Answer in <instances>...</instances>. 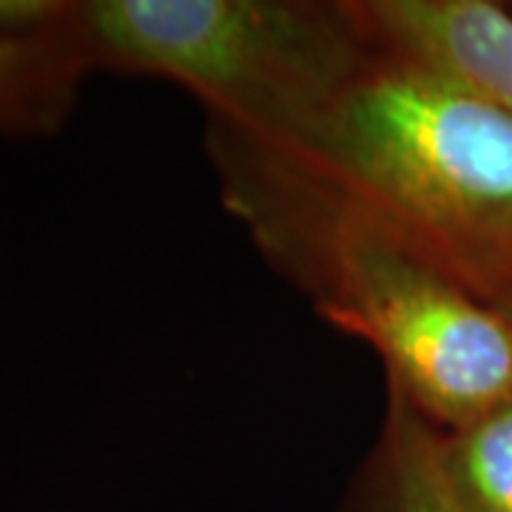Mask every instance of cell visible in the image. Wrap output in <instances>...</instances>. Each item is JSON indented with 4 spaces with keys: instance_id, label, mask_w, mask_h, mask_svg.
I'll list each match as a JSON object with an SVG mask.
<instances>
[{
    "instance_id": "ba28073f",
    "label": "cell",
    "mask_w": 512,
    "mask_h": 512,
    "mask_svg": "<svg viewBox=\"0 0 512 512\" xmlns=\"http://www.w3.org/2000/svg\"><path fill=\"white\" fill-rule=\"evenodd\" d=\"M72 12V0H0V35L40 37L55 32Z\"/></svg>"
},
{
    "instance_id": "9c48e42d",
    "label": "cell",
    "mask_w": 512,
    "mask_h": 512,
    "mask_svg": "<svg viewBox=\"0 0 512 512\" xmlns=\"http://www.w3.org/2000/svg\"><path fill=\"white\" fill-rule=\"evenodd\" d=\"M493 305L495 308H501V311L507 313V316L512 319V274H510V279L504 282V288L498 291V296L493 299Z\"/></svg>"
},
{
    "instance_id": "52a82bcc",
    "label": "cell",
    "mask_w": 512,
    "mask_h": 512,
    "mask_svg": "<svg viewBox=\"0 0 512 512\" xmlns=\"http://www.w3.org/2000/svg\"><path fill=\"white\" fill-rule=\"evenodd\" d=\"M450 484L467 512H512V399L441 433Z\"/></svg>"
},
{
    "instance_id": "277c9868",
    "label": "cell",
    "mask_w": 512,
    "mask_h": 512,
    "mask_svg": "<svg viewBox=\"0 0 512 512\" xmlns=\"http://www.w3.org/2000/svg\"><path fill=\"white\" fill-rule=\"evenodd\" d=\"M376 35L512 114V9L490 0H356Z\"/></svg>"
},
{
    "instance_id": "3957f363",
    "label": "cell",
    "mask_w": 512,
    "mask_h": 512,
    "mask_svg": "<svg viewBox=\"0 0 512 512\" xmlns=\"http://www.w3.org/2000/svg\"><path fill=\"white\" fill-rule=\"evenodd\" d=\"M69 26L92 72L177 83L268 143H302L379 46L356 0H83Z\"/></svg>"
},
{
    "instance_id": "7a4b0ae2",
    "label": "cell",
    "mask_w": 512,
    "mask_h": 512,
    "mask_svg": "<svg viewBox=\"0 0 512 512\" xmlns=\"http://www.w3.org/2000/svg\"><path fill=\"white\" fill-rule=\"evenodd\" d=\"M376 40L328 117L302 143L279 146L493 302L512 274V114Z\"/></svg>"
},
{
    "instance_id": "30bf717a",
    "label": "cell",
    "mask_w": 512,
    "mask_h": 512,
    "mask_svg": "<svg viewBox=\"0 0 512 512\" xmlns=\"http://www.w3.org/2000/svg\"><path fill=\"white\" fill-rule=\"evenodd\" d=\"M510 9H512V6H510Z\"/></svg>"
},
{
    "instance_id": "5b68a950",
    "label": "cell",
    "mask_w": 512,
    "mask_h": 512,
    "mask_svg": "<svg viewBox=\"0 0 512 512\" xmlns=\"http://www.w3.org/2000/svg\"><path fill=\"white\" fill-rule=\"evenodd\" d=\"M336 512H467L444 470L439 430L393 387H387L379 433Z\"/></svg>"
},
{
    "instance_id": "6da1fadb",
    "label": "cell",
    "mask_w": 512,
    "mask_h": 512,
    "mask_svg": "<svg viewBox=\"0 0 512 512\" xmlns=\"http://www.w3.org/2000/svg\"><path fill=\"white\" fill-rule=\"evenodd\" d=\"M225 208L282 279L382 359L441 433L512 399V319L342 194L291 148L205 123Z\"/></svg>"
},
{
    "instance_id": "8992f818",
    "label": "cell",
    "mask_w": 512,
    "mask_h": 512,
    "mask_svg": "<svg viewBox=\"0 0 512 512\" xmlns=\"http://www.w3.org/2000/svg\"><path fill=\"white\" fill-rule=\"evenodd\" d=\"M69 20L72 12L40 37L0 35V137H52L69 123L80 83L92 72Z\"/></svg>"
}]
</instances>
